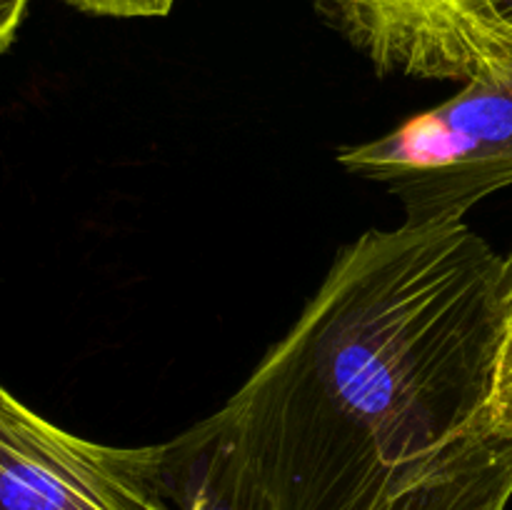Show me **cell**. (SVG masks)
<instances>
[{
    "label": "cell",
    "instance_id": "7a4b0ae2",
    "mask_svg": "<svg viewBox=\"0 0 512 510\" xmlns=\"http://www.w3.org/2000/svg\"><path fill=\"white\" fill-rule=\"evenodd\" d=\"M358 178L383 183L408 225L453 223L478 200L512 185V75L465 83L383 138L338 150Z\"/></svg>",
    "mask_w": 512,
    "mask_h": 510
},
{
    "label": "cell",
    "instance_id": "277c9868",
    "mask_svg": "<svg viewBox=\"0 0 512 510\" xmlns=\"http://www.w3.org/2000/svg\"><path fill=\"white\" fill-rule=\"evenodd\" d=\"M512 75V0H445L410 78L495 83Z\"/></svg>",
    "mask_w": 512,
    "mask_h": 510
},
{
    "label": "cell",
    "instance_id": "52a82bcc",
    "mask_svg": "<svg viewBox=\"0 0 512 510\" xmlns=\"http://www.w3.org/2000/svg\"><path fill=\"white\" fill-rule=\"evenodd\" d=\"M490 425L512 435V250L503 255L498 288V338H495L493 375L488 398Z\"/></svg>",
    "mask_w": 512,
    "mask_h": 510
},
{
    "label": "cell",
    "instance_id": "9c48e42d",
    "mask_svg": "<svg viewBox=\"0 0 512 510\" xmlns=\"http://www.w3.org/2000/svg\"><path fill=\"white\" fill-rule=\"evenodd\" d=\"M30 0H0V55L13 45Z\"/></svg>",
    "mask_w": 512,
    "mask_h": 510
},
{
    "label": "cell",
    "instance_id": "8992f818",
    "mask_svg": "<svg viewBox=\"0 0 512 510\" xmlns=\"http://www.w3.org/2000/svg\"><path fill=\"white\" fill-rule=\"evenodd\" d=\"M380 73L408 75L445 0H308Z\"/></svg>",
    "mask_w": 512,
    "mask_h": 510
},
{
    "label": "cell",
    "instance_id": "5b68a950",
    "mask_svg": "<svg viewBox=\"0 0 512 510\" xmlns=\"http://www.w3.org/2000/svg\"><path fill=\"white\" fill-rule=\"evenodd\" d=\"M160 445L180 510H273L220 410Z\"/></svg>",
    "mask_w": 512,
    "mask_h": 510
},
{
    "label": "cell",
    "instance_id": "ba28073f",
    "mask_svg": "<svg viewBox=\"0 0 512 510\" xmlns=\"http://www.w3.org/2000/svg\"><path fill=\"white\" fill-rule=\"evenodd\" d=\"M63 3L103 18H160L168 15L178 0H63Z\"/></svg>",
    "mask_w": 512,
    "mask_h": 510
},
{
    "label": "cell",
    "instance_id": "6da1fadb",
    "mask_svg": "<svg viewBox=\"0 0 512 510\" xmlns=\"http://www.w3.org/2000/svg\"><path fill=\"white\" fill-rule=\"evenodd\" d=\"M503 255L465 220L368 230L220 408L273 510H508L490 425Z\"/></svg>",
    "mask_w": 512,
    "mask_h": 510
},
{
    "label": "cell",
    "instance_id": "3957f363",
    "mask_svg": "<svg viewBox=\"0 0 512 510\" xmlns=\"http://www.w3.org/2000/svg\"><path fill=\"white\" fill-rule=\"evenodd\" d=\"M0 510H180L163 445L113 448L48 423L0 385Z\"/></svg>",
    "mask_w": 512,
    "mask_h": 510
}]
</instances>
